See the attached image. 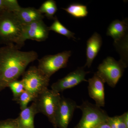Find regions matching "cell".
I'll return each mask as SVG.
<instances>
[{
  "label": "cell",
  "mask_w": 128,
  "mask_h": 128,
  "mask_svg": "<svg viewBox=\"0 0 128 128\" xmlns=\"http://www.w3.org/2000/svg\"><path fill=\"white\" fill-rule=\"evenodd\" d=\"M61 97L60 93L47 88L38 95L33 101L38 113H41L45 115L54 128H57L56 115Z\"/></svg>",
  "instance_id": "3"
},
{
  "label": "cell",
  "mask_w": 128,
  "mask_h": 128,
  "mask_svg": "<svg viewBox=\"0 0 128 128\" xmlns=\"http://www.w3.org/2000/svg\"><path fill=\"white\" fill-rule=\"evenodd\" d=\"M88 82L89 96L95 101L96 105L100 108L104 107L105 105V82L96 73L93 77L89 78Z\"/></svg>",
  "instance_id": "11"
},
{
  "label": "cell",
  "mask_w": 128,
  "mask_h": 128,
  "mask_svg": "<svg viewBox=\"0 0 128 128\" xmlns=\"http://www.w3.org/2000/svg\"><path fill=\"white\" fill-rule=\"evenodd\" d=\"M54 22L50 26L48 27L49 30L54 32L65 36L68 39L72 38L76 39L75 34L67 29L58 20L57 17H55Z\"/></svg>",
  "instance_id": "18"
},
{
  "label": "cell",
  "mask_w": 128,
  "mask_h": 128,
  "mask_svg": "<svg viewBox=\"0 0 128 128\" xmlns=\"http://www.w3.org/2000/svg\"><path fill=\"white\" fill-rule=\"evenodd\" d=\"M49 32L48 27L43 20L36 21L24 25V38L25 41L27 40L38 42L44 41L48 38Z\"/></svg>",
  "instance_id": "10"
},
{
  "label": "cell",
  "mask_w": 128,
  "mask_h": 128,
  "mask_svg": "<svg viewBox=\"0 0 128 128\" xmlns=\"http://www.w3.org/2000/svg\"><path fill=\"white\" fill-rule=\"evenodd\" d=\"M89 72L85 71L84 67H78L64 78L53 83L51 86V90L60 93L66 89L74 87L82 82H88L85 77Z\"/></svg>",
  "instance_id": "8"
},
{
  "label": "cell",
  "mask_w": 128,
  "mask_h": 128,
  "mask_svg": "<svg viewBox=\"0 0 128 128\" xmlns=\"http://www.w3.org/2000/svg\"><path fill=\"white\" fill-rule=\"evenodd\" d=\"M108 120L106 121L101 123L96 128H111L108 122Z\"/></svg>",
  "instance_id": "25"
},
{
  "label": "cell",
  "mask_w": 128,
  "mask_h": 128,
  "mask_svg": "<svg viewBox=\"0 0 128 128\" xmlns=\"http://www.w3.org/2000/svg\"><path fill=\"white\" fill-rule=\"evenodd\" d=\"M38 10L41 14H44L48 19L54 20L55 18L54 16L58 9L55 1L48 0L41 5Z\"/></svg>",
  "instance_id": "17"
},
{
  "label": "cell",
  "mask_w": 128,
  "mask_h": 128,
  "mask_svg": "<svg viewBox=\"0 0 128 128\" xmlns=\"http://www.w3.org/2000/svg\"><path fill=\"white\" fill-rule=\"evenodd\" d=\"M24 25L14 12H4L0 14V42L14 45L19 49L24 44Z\"/></svg>",
  "instance_id": "2"
},
{
  "label": "cell",
  "mask_w": 128,
  "mask_h": 128,
  "mask_svg": "<svg viewBox=\"0 0 128 128\" xmlns=\"http://www.w3.org/2000/svg\"><path fill=\"white\" fill-rule=\"evenodd\" d=\"M108 121L111 128H117L115 116L108 117Z\"/></svg>",
  "instance_id": "24"
},
{
  "label": "cell",
  "mask_w": 128,
  "mask_h": 128,
  "mask_svg": "<svg viewBox=\"0 0 128 128\" xmlns=\"http://www.w3.org/2000/svg\"><path fill=\"white\" fill-rule=\"evenodd\" d=\"M68 14L77 18L85 17L87 16L88 12L87 6L79 3H72L66 8H62Z\"/></svg>",
  "instance_id": "16"
},
{
  "label": "cell",
  "mask_w": 128,
  "mask_h": 128,
  "mask_svg": "<svg viewBox=\"0 0 128 128\" xmlns=\"http://www.w3.org/2000/svg\"><path fill=\"white\" fill-rule=\"evenodd\" d=\"M116 122L117 128H128L124 120L122 114L120 116H116Z\"/></svg>",
  "instance_id": "23"
},
{
  "label": "cell",
  "mask_w": 128,
  "mask_h": 128,
  "mask_svg": "<svg viewBox=\"0 0 128 128\" xmlns=\"http://www.w3.org/2000/svg\"><path fill=\"white\" fill-rule=\"evenodd\" d=\"M128 65L120 60H116L114 58L108 57L103 60L98 68L96 73L104 82L112 88H114L121 76Z\"/></svg>",
  "instance_id": "4"
},
{
  "label": "cell",
  "mask_w": 128,
  "mask_h": 128,
  "mask_svg": "<svg viewBox=\"0 0 128 128\" xmlns=\"http://www.w3.org/2000/svg\"><path fill=\"white\" fill-rule=\"evenodd\" d=\"M18 21L24 25L43 20L44 16L38 9L34 8L21 7L18 11L14 12Z\"/></svg>",
  "instance_id": "14"
},
{
  "label": "cell",
  "mask_w": 128,
  "mask_h": 128,
  "mask_svg": "<svg viewBox=\"0 0 128 128\" xmlns=\"http://www.w3.org/2000/svg\"><path fill=\"white\" fill-rule=\"evenodd\" d=\"M38 57L35 51H21L14 45L0 48V91L18 80L28 66Z\"/></svg>",
  "instance_id": "1"
},
{
  "label": "cell",
  "mask_w": 128,
  "mask_h": 128,
  "mask_svg": "<svg viewBox=\"0 0 128 128\" xmlns=\"http://www.w3.org/2000/svg\"><path fill=\"white\" fill-rule=\"evenodd\" d=\"M0 128H18L16 118L0 120Z\"/></svg>",
  "instance_id": "22"
},
{
  "label": "cell",
  "mask_w": 128,
  "mask_h": 128,
  "mask_svg": "<svg viewBox=\"0 0 128 128\" xmlns=\"http://www.w3.org/2000/svg\"><path fill=\"white\" fill-rule=\"evenodd\" d=\"M21 8L16 0H0V14L6 12H16Z\"/></svg>",
  "instance_id": "19"
},
{
  "label": "cell",
  "mask_w": 128,
  "mask_h": 128,
  "mask_svg": "<svg viewBox=\"0 0 128 128\" xmlns=\"http://www.w3.org/2000/svg\"><path fill=\"white\" fill-rule=\"evenodd\" d=\"M77 106L75 101L61 97L56 115L57 128H68Z\"/></svg>",
  "instance_id": "9"
},
{
  "label": "cell",
  "mask_w": 128,
  "mask_h": 128,
  "mask_svg": "<svg viewBox=\"0 0 128 128\" xmlns=\"http://www.w3.org/2000/svg\"><path fill=\"white\" fill-rule=\"evenodd\" d=\"M71 53L70 50H65L54 55L45 56L38 60V68L50 78L60 69L66 67Z\"/></svg>",
  "instance_id": "7"
},
{
  "label": "cell",
  "mask_w": 128,
  "mask_h": 128,
  "mask_svg": "<svg viewBox=\"0 0 128 128\" xmlns=\"http://www.w3.org/2000/svg\"><path fill=\"white\" fill-rule=\"evenodd\" d=\"M128 28V20L122 21L114 20L110 24L107 31L106 34L114 40V44H117L127 39Z\"/></svg>",
  "instance_id": "12"
},
{
  "label": "cell",
  "mask_w": 128,
  "mask_h": 128,
  "mask_svg": "<svg viewBox=\"0 0 128 128\" xmlns=\"http://www.w3.org/2000/svg\"><path fill=\"white\" fill-rule=\"evenodd\" d=\"M36 98L27 91H24L17 98L16 102L20 105L21 110L27 107L28 104L34 100Z\"/></svg>",
  "instance_id": "20"
},
{
  "label": "cell",
  "mask_w": 128,
  "mask_h": 128,
  "mask_svg": "<svg viewBox=\"0 0 128 128\" xmlns=\"http://www.w3.org/2000/svg\"><path fill=\"white\" fill-rule=\"evenodd\" d=\"M38 113L34 102L29 106L21 110L19 116L16 118L18 128H34V118Z\"/></svg>",
  "instance_id": "15"
},
{
  "label": "cell",
  "mask_w": 128,
  "mask_h": 128,
  "mask_svg": "<svg viewBox=\"0 0 128 128\" xmlns=\"http://www.w3.org/2000/svg\"><path fill=\"white\" fill-rule=\"evenodd\" d=\"M8 87L11 90L13 94V100L16 101L19 96L24 90V85L22 81L16 80L10 82Z\"/></svg>",
  "instance_id": "21"
},
{
  "label": "cell",
  "mask_w": 128,
  "mask_h": 128,
  "mask_svg": "<svg viewBox=\"0 0 128 128\" xmlns=\"http://www.w3.org/2000/svg\"><path fill=\"white\" fill-rule=\"evenodd\" d=\"M102 44V39L100 34L94 33L88 40L86 43V61L84 67L90 68L100 49Z\"/></svg>",
  "instance_id": "13"
},
{
  "label": "cell",
  "mask_w": 128,
  "mask_h": 128,
  "mask_svg": "<svg viewBox=\"0 0 128 128\" xmlns=\"http://www.w3.org/2000/svg\"><path fill=\"white\" fill-rule=\"evenodd\" d=\"M77 108L82 111V116L74 128H96L109 117L105 110L87 101L77 105Z\"/></svg>",
  "instance_id": "5"
},
{
  "label": "cell",
  "mask_w": 128,
  "mask_h": 128,
  "mask_svg": "<svg viewBox=\"0 0 128 128\" xmlns=\"http://www.w3.org/2000/svg\"><path fill=\"white\" fill-rule=\"evenodd\" d=\"M22 76L21 80L25 90L35 98L48 88L50 78L44 74L36 66H30Z\"/></svg>",
  "instance_id": "6"
}]
</instances>
